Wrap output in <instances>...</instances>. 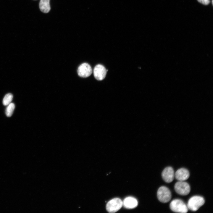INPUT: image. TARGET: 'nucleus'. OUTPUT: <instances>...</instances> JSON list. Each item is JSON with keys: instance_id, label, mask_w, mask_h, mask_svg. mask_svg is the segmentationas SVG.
Listing matches in <instances>:
<instances>
[{"instance_id": "1", "label": "nucleus", "mask_w": 213, "mask_h": 213, "mask_svg": "<svg viewBox=\"0 0 213 213\" xmlns=\"http://www.w3.org/2000/svg\"><path fill=\"white\" fill-rule=\"evenodd\" d=\"M204 203L205 200L202 196H194L188 200L187 206L188 209L191 210L196 211L203 205Z\"/></svg>"}, {"instance_id": "2", "label": "nucleus", "mask_w": 213, "mask_h": 213, "mask_svg": "<svg viewBox=\"0 0 213 213\" xmlns=\"http://www.w3.org/2000/svg\"><path fill=\"white\" fill-rule=\"evenodd\" d=\"M170 209L176 212L186 213L188 211V208L184 202L181 200L175 199L172 200L170 205Z\"/></svg>"}, {"instance_id": "3", "label": "nucleus", "mask_w": 213, "mask_h": 213, "mask_svg": "<svg viewBox=\"0 0 213 213\" xmlns=\"http://www.w3.org/2000/svg\"><path fill=\"white\" fill-rule=\"evenodd\" d=\"M159 201L163 203L169 202L171 198V192L168 188L164 186H162L158 189L157 193Z\"/></svg>"}, {"instance_id": "4", "label": "nucleus", "mask_w": 213, "mask_h": 213, "mask_svg": "<svg viewBox=\"0 0 213 213\" xmlns=\"http://www.w3.org/2000/svg\"><path fill=\"white\" fill-rule=\"evenodd\" d=\"M122 206V201L120 198L113 199L107 203L106 210L109 213H114L120 209Z\"/></svg>"}, {"instance_id": "5", "label": "nucleus", "mask_w": 213, "mask_h": 213, "mask_svg": "<svg viewBox=\"0 0 213 213\" xmlns=\"http://www.w3.org/2000/svg\"><path fill=\"white\" fill-rule=\"evenodd\" d=\"M174 188L178 194L185 196L188 195L191 190L190 187L188 183L183 181H179L176 183Z\"/></svg>"}, {"instance_id": "6", "label": "nucleus", "mask_w": 213, "mask_h": 213, "mask_svg": "<svg viewBox=\"0 0 213 213\" xmlns=\"http://www.w3.org/2000/svg\"><path fill=\"white\" fill-rule=\"evenodd\" d=\"M92 70L91 66L88 63H84L78 67L77 72L79 76L83 78H86L90 76Z\"/></svg>"}, {"instance_id": "7", "label": "nucleus", "mask_w": 213, "mask_h": 213, "mask_svg": "<svg viewBox=\"0 0 213 213\" xmlns=\"http://www.w3.org/2000/svg\"><path fill=\"white\" fill-rule=\"evenodd\" d=\"M106 70L103 65L98 64L96 66L93 70V75L95 78L99 80L104 79L106 74Z\"/></svg>"}, {"instance_id": "8", "label": "nucleus", "mask_w": 213, "mask_h": 213, "mask_svg": "<svg viewBox=\"0 0 213 213\" xmlns=\"http://www.w3.org/2000/svg\"><path fill=\"white\" fill-rule=\"evenodd\" d=\"M162 176L165 182L167 183L171 182L173 180L174 177L173 169L170 167H166L162 172Z\"/></svg>"}, {"instance_id": "9", "label": "nucleus", "mask_w": 213, "mask_h": 213, "mask_svg": "<svg viewBox=\"0 0 213 213\" xmlns=\"http://www.w3.org/2000/svg\"><path fill=\"white\" fill-rule=\"evenodd\" d=\"M175 176V178L179 181H184L188 178L190 176V173L186 169L181 168L178 169L176 172Z\"/></svg>"}, {"instance_id": "10", "label": "nucleus", "mask_w": 213, "mask_h": 213, "mask_svg": "<svg viewBox=\"0 0 213 213\" xmlns=\"http://www.w3.org/2000/svg\"><path fill=\"white\" fill-rule=\"evenodd\" d=\"M138 205L137 200L135 198L129 196L126 197L122 201V206L126 208L132 209L135 208Z\"/></svg>"}, {"instance_id": "11", "label": "nucleus", "mask_w": 213, "mask_h": 213, "mask_svg": "<svg viewBox=\"0 0 213 213\" xmlns=\"http://www.w3.org/2000/svg\"><path fill=\"white\" fill-rule=\"evenodd\" d=\"M50 0H40L39 7L41 11L43 12L47 13L50 10Z\"/></svg>"}, {"instance_id": "12", "label": "nucleus", "mask_w": 213, "mask_h": 213, "mask_svg": "<svg viewBox=\"0 0 213 213\" xmlns=\"http://www.w3.org/2000/svg\"><path fill=\"white\" fill-rule=\"evenodd\" d=\"M15 107L14 104L12 103L7 105L5 111L7 117H10L12 115Z\"/></svg>"}, {"instance_id": "13", "label": "nucleus", "mask_w": 213, "mask_h": 213, "mask_svg": "<svg viewBox=\"0 0 213 213\" xmlns=\"http://www.w3.org/2000/svg\"><path fill=\"white\" fill-rule=\"evenodd\" d=\"M13 97V95L11 93L6 94L3 100V104L4 106H7L11 103Z\"/></svg>"}, {"instance_id": "14", "label": "nucleus", "mask_w": 213, "mask_h": 213, "mask_svg": "<svg viewBox=\"0 0 213 213\" xmlns=\"http://www.w3.org/2000/svg\"><path fill=\"white\" fill-rule=\"evenodd\" d=\"M197 1L205 5L208 4L210 2V0H197Z\"/></svg>"}, {"instance_id": "15", "label": "nucleus", "mask_w": 213, "mask_h": 213, "mask_svg": "<svg viewBox=\"0 0 213 213\" xmlns=\"http://www.w3.org/2000/svg\"><path fill=\"white\" fill-rule=\"evenodd\" d=\"M212 4H213V0H212Z\"/></svg>"}, {"instance_id": "16", "label": "nucleus", "mask_w": 213, "mask_h": 213, "mask_svg": "<svg viewBox=\"0 0 213 213\" xmlns=\"http://www.w3.org/2000/svg\"></svg>"}]
</instances>
